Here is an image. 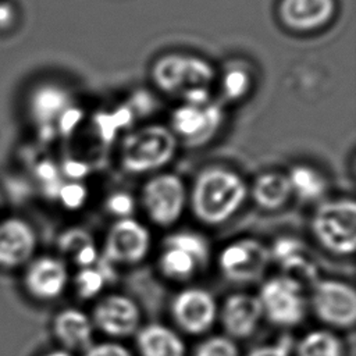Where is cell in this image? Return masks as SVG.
<instances>
[{
    "mask_svg": "<svg viewBox=\"0 0 356 356\" xmlns=\"http://www.w3.org/2000/svg\"><path fill=\"white\" fill-rule=\"evenodd\" d=\"M248 188L243 179L228 168L210 167L197 174L189 200L195 217L209 225L231 218L243 204Z\"/></svg>",
    "mask_w": 356,
    "mask_h": 356,
    "instance_id": "6da1fadb",
    "label": "cell"
},
{
    "mask_svg": "<svg viewBox=\"0 0 356 356\" xmlns=\"http://www.w3.org/2000/svg\"><path fill=\"white\" fill-rule=\"evenodd\" d=\"M83 356H132V353L118 342H100L90 345Z\"/></svg>",
    "mask_w": 356,
    "mask_h": 356,
    "instance_id": "836d02e7",
    "label": "cell"
},
{
    "mask_svg": "<svg viewBox=\"0 0 356 356\" xmlns=\"http://www.w3.org/2000/svg\"><path fill=\"white\" fill-rule=\"evenodd\" d=\"M221 110L211 103L179 106L172 114L174 135H178L191 145L207 142L221 124Z\"/></svg>",
    "mask_w": 356,
    "mask_h": 356,
    "instance_id": "4fadbf2b",
    "label": "cell"
},
{
    "mask_svg": "<svg viewBox=\"0 0 356 356\" xmlns=\"http://www.w3.org/2000/svg\"><path fill=\"white\" fill-rule=\"evenodd\" d=\"M42 356H72V355L65 349H56V350H50Z\"/></svg>",
    "mask_w": 356,
    "mask_h": 356,
    "instance_id": "74e56055",
    "label": "cell"
},
{
    "mask_svg": "<svg viewBox=\"0 0 356 356\" xmlns=\"http://www.w3.org/2000/svg\"><path fill=\"white\" fill-rule=\"evenodd\" d=\"M164 246L178 248L186 253H189L199 266H204L209 261L210 250L206 238L197 232L192 231H181L168 235L164 241Z\"/></svg>",
    "mask_w": 356,
    "mask_h": 356,
    "instance_id": "484cf974",
    "label": "cell"
},
{
    "mask_svg": "<svg viewBox=\"0 0 356 356\" xmlns=\"http://www.w3.org/2000/svg\"><path fill=\"white\" fill-rule=\"evenodd\" d=\"M68 282L65 263L53 256L32 259L24 273V286L38 300H53L58 298Z\"/></svg>",
    "mask_w": 356,
    "mask_h": 356,
    "instance_id": "5bb4252c",
    "label": "cell"
},
{
    "mask_svg": "<svg viewBox=\"0 0 356 356\" xmlns=\"http://www.w3.org/2000/svg\"><path fill=\"white\" fill-rule=\"evenodd\" d=\"M296 356H343V345L334 332L313 330L298 343Z\"/></svg>",
    "mask_w": 356,
    "mask_h": 356,
    "instance_id": "7402d4cb",
    "label": "cell"
},
{
    "mask_svg": "<svg viewBox=\"0 0 356 356\" xmlns=\"http://www.w3.org/2000/svg\"><path fill=\"white\" fill-rule=\"evenodd\" d=\"M193 356H239V350L229 337L216 335L199 343Z\"/></svg>",
    "mask_w": 356,
    "mask_h": 356,
    "instance_id": "83f0119b",
    "label": "cell"
},
{
    "mask_svg": "<svg viewBox=\"0 0 356 356\" xmlns=\"http://www.w3.org/2000/svg\"><path fill=\"white\" fill-rule=\"evenodd\" d=\"M56 196L60 199L64 207L70 210H78L85 204L88 199V189L79 181H70L58 186Z\"/></svg>",
    "mask_w": 356,
    "mask_h": 356,
    "instance_id": "f546056e",
    "label": "cell"
},
{
    "mask_svg": "<svg viewBox=\"0 0 356 356\" xmlns=\"http://www.w3.org/2000/svg\"><path fill=\"white\" fill-rule=\"evenodd\" d=\"M171 312L179 328L188 334L199 335L213 327L218 309L209 291L186 288L174 298Z\"/></svg>",
    "mask_w": 356,
    "mask_h": 356,
    "instance_id": "30bf717a",
    "label": "cell"
},
{
    "mask_svg": "<svg viewBox=\"0 0 356 356\" xmlns=\"http://www.w3.org/2000/svg\"><path fill=\"white\" fill-rule=\"evenodd\" d=\"M335 13V0H282L280 15L284 24L296 31L324 26Z\"/></svg>",
    "mask_w": 356,
    "mask_h": 356,
    "instance_id": "2e32d148",
    "label": "cell"
},
{
    "mask_svg": "<svg viewBox=\"0 0 356 356\" xmlns=\"http://www.w3.org/2000/svg\"><path fill=\"white\" fill-rule=\"evenodd\" d=\"M70 104L68 92L57 85H42L31 97V111L43 124L61 118L70 110Z\"/></svg>",
    "mask_w": 356,
    "mask_h": 356,
    "instance_id": "ffe728a7",
    "label": "cell"
},
{
    "mask_svg": "<svg viewBox=\"0 0 356 356\" xmlns=\"http://www.w3.org/2000/svg\"><path fill=\"white\" fill-rule=\"evenodd\" d=\"M312 307L323 323L349 328L356 320V292L346 282L318 280L313 286Z\"/></svg>",
    "mask_w": 356,
    "mask_h": 356,
    "instance_id": "ba28073f",
    "label": "cell"
},
{
    "mask_svg": "<svg viewBox=\"0 0 356 356\" xmlns=\"http://www.w3.org/2000/svg\"><path fill=\"white\" fill-rule=\"evenodd\" d=\"M150 249V232L139 221L118 218L104 241V259L110 263L134 264L145 259Z\"/></svg>",
    "mask_w": 356,
    "mask_h": 356,
    "instance_id": "9c48e42d",
    "label": "cell"
},
{
    "mask_svg": "<svg viewBox=\"0 0 356 356\" xmlns=\"http://www.w3.org/2000/svg\"><path fill=\"white\" fill-rule=\"evenodd\" d=\"M312 229L323 248L348 256L356 248V203L337 199L320 204L312 220Z\"/></svg>",
    "mask_w": 356,
    "mask_h": 356,
    "instance_id": "277c9868",
    "label": "cell"
},
{
    "mask_svg": "<svg viewBox=\"0 0 356 356\" xmlns=\"http://www.w3.org/2000/svg\"><path fill=\"white\" fill-rule=\"evenodd\" d=\"M152 75L157 88L170 95H181L185 103H210L209 88L214 81V70L196 56H163L154 63Z\"/></svg>",
    "mask_w": 356,
    "mask_h": 356,
    "instance_id": "7a4b0ae2",
    "label": "cell"
},
{
    "mask_svg": "<svg viewBox=\"0 0 356 356\" xmlns=\"http://www.w3.org/2000/svg\"><path fill=\"white\" fill-rule=\"evenodd\" d=\"M286 177L292 193H296L305 200H316L323 196L327 189L324 177L309 165H295L289 170Z\"/></svg>",
    "mask_w": 356,
    "mask_h": 356,
    "instance_id": "603a6c76",
    "label": "cell"
},
{
    "mask_svg": "<svg viewBox=\"0 0 356 356\" xmlns=\"http://www.w3.org/2000/svg\"><path fill=\"white\" fill-rule=\"evenodd\" d=\"M57 245L60 252L68 256L81 268L92 267L99 257L95 239L85 228H68L58 236Z\"/></svg>",
    "mask_w": 356,
    "mask_h": 356,
    "instance_id": "44dd1931",
    "label": "cell"
},
{
    "mask_svg": "<svg viewBox=\"0 0 356 356\" xmlns=\"http://www.w3.org/2000/svg\"><path fill=\"white\" fill-rule=\"evenodd\" d=\"M36 234L24 218L7 217L0 221V268L26 266L36 250Z\"/></svg>",
    "mask_w": 356,
    "mask_h": 356,
    "instance_id": "8fae6325",
    "label": "cell"
},
{
    "mask_svg": "<svg viewBox=\"0 0 356 356\" xmlns=\"http://www.w3.org/2000/svg\"><path fill=\"white\" fill-rule=\"evenodd\" d=\"M249 86H250V76L245 68L232 67V68H228L227 72L224 74L222 89L229 99L242 97L249 90Z\"/></svg>",
    "mask_w": 356,
    "mask_h": 356,
    "instance_id": "f1b7e54d",
    "label": "cell"
},
{
    "mask_svg": "<svg viewBox=\"0 0 356 356\" xmlns=\"http://www.w3.org/2000/svg\"><path fill=\"white\" fill-rule=\"evenodd\" d=\"M292 341L289 338H282L280 342L271 345H261L252 349L248 356H291Z\"/></svg>",
    "mask_w": 356,
    "mask_h": 356,
    "instance_id": "e575fe53",
    "label": "cell"
},
{
    "mask_svg": "<svg viewBox=\"0 0 356 356\" xmlns=\"http://www.w3.org/2000/svg\"><path fill=\"white\" fill-rule=\"evenodd\" d=\"M281 263L282 274L281 277L292 281L295 285H298L302 291L306 286L313 288L316 282L318 281V273L314 263L303 256L302 253H298L295 256H291Z\"/></svg>",
    "mask_w": 356,
    "mask_h": 356,
    "instance_id": "d4e9b609",
    "label": "cell"
},
{
    "mask_svg": "<svg viewBox=\"0 0 356 356\" xmlns=\"http://www.w3.org/2000/svg\"><path fill=\"white\" fill-rule=\"evenodd\" d=\"M136 346L140 356H186L184 339L161 324H149L138 330Z\"/></svg>",
    "mask_w": 356,
    "mask_h": 356,
    "instance_id": "ac0fdd59",
    "label": "cell"
},
{
    "mask_svg": "<svg viewBox=\"0 0 356 356\" xmlns=\"http://www.w3.org/2000/svg\"><path fill=\"white\" fill-rule=\"evenodd\" d=\"M188 191L184 181L171 172L150 178L142 189V204L147 217L160 227L177 222L186 206Z\"/></svg>",
    "mask_w": 356,
    "mask_h": 356,
    "instance_id": "5b68a950",
    "label": "cell"
},
{
    "mask_svg": "<svg viewBox=\"0 0 356 356\" xmlns=\"http://www.w3.org/2000/svg\"><path fill=\"white\" fill-rule=\"evenodd\" d=\"M106 209L110 214L118 217V218H127L131 216V213L135 209V200L134 197L122 191L114 192L108 195L106 199Z\"/></svg>",
    "mask_w": 356,
    "mask_h": 356,
    "instance_id": "4dcf8cb0",
    "label": "cell"
},
{
    "mask_svg": "<svg viewBox=\"0 0 356 356\" xmlns=\"http://www.w3.org/2000/svg\"><path fill=\"white\" fill-rule=\"evenodd\" d=\"M76 293L82 299L95 298L104 286L106 277L104 273L95 267H82L74 280Z\"/></svg>",
    "mask_w": 356,
    "mask_h": 356,
    "instance_id": "4316f807",
    "label": "cell"
},
{
    "mask_svg": "<svg viewBox=\"0 0 356 356\" xmlns=\"http://www.w3.org/2000/svg\"><path fill=\"white\" fill-rule=\"evenodd\" d=\"M292 189L288 177L270 171L259 175L252 186V197L264 210L281 209L291 197Z\"/></svg>",
    "mask_w": 356,
    "mask_h": 356,
    "instance_id": "d6986e66",
    "label": "cell"
},
{
    "mask_svg": "<svg viewBox=\"0 0 356 356\" xmlns=\"http://www.w3.org/2000/svg\"><path fill=\"white\" fill-rule=\"evenodd\" d=\"M159 264L161 273L174 281L189 280L199 267V263L189 253L172 246H164Z\"/></svg>",
    "mask_w": 356,
    "mask_h": 356,
    "instance_id": "cb8c5ba5",
    "label": "cell"
},
{
    "mask_svg": "<svg viewBox=\"0 0 356 356\" xmlns=\"http://www.w3.org/2000/svg\"><path fill=\"white\" fill-rule=\"evenodd\" d=\"M53 332L65 350H86L92 345L93 324L86 313L68 307L56 314Z\"/></svg>",
    "mask_w": 356,
    "mask_h": 356,
    "instance_id": "e0dca14e",
    "label": "cell"
},
{
    "mask_svg": "<svg viewBox=\"0 0 356 356\" xmlns=\"http://www.w3.org/2000/svg\"><path fill=\"white\" fill-rule=\"evenodd\" d=\"M177 152V136L163 125H146L127 135L121 145V164L135 174L159 170Z\"/></svg>",
    "mask_w": 356,
    "mask_h": 356,
    "instance_id": "3957f363",
    "label": "cell"
},
{
    "mask_svg": "<svg viewBox=\"0 0 356 356\" xmlns=\"http://www.w3.org/2000/svg\"><path fill=\"white\" fill-rule=\"evenodd\" d=\"M303 252V245L302 242L293 239V238H281L278 239L273 249H271V257L277 259L278 261H282L291 256H295L298 253Z\"/></svg>",
    "mask_w": 356,
    "mask_h": 356,
    "instance_id": "d6a6232c",
    "label": "cell"
},
{
    "mask_svg": "<svg viewBox=\"0 0 356 356\" xmlns=\"http://www.w3.org/2000/svg\"><path fill=\"white\" fill-rule=\"evenodd\" d=\"M127 122H129V114H127V111H124V114H113L111 117L102 115L97 118V128L103 139L111 140L115 136L117 128L124 127Z\"/></svg>",
    "mask_w": 356,
    "mask_h": 356,
    "instance_id": "1f68e13d",
    "label": "cell"
},
{
    "mask_svg": "<svg viewBox=\"0 0 356 356\" xmlns=\"http://www.w3.org/2000/svg\"><path fill=\"white\" fill-rule=\"evenodd\" d=\"M64 174L71 179V181H81L89 171L88 165L82 161L78 160H68L64 164Z\"/></svg>",
    "mask_w": 356,
    "mask_h": 356,
    "instance_id": "8d00e7d4",
    "label": "cell"
},
{
    "mask_svg": "<svg viewBox=\"0 0 356 356\" xmlns=\"http://www.w3.org/2000/svg\"><path fill=\"white\" fill-rule=\"evenodd\" d=\"M93 323L106 335L115 338L129 337L139 330L140 310L125 295H108L95 306Z\"/></svg>",
    "mask_w": 356,
    "mask_h": 356,
    "instance_id": "7c38bea8",
    "label": "cell"
},
{
    "mask_svg": "<svg viewBox=\"0 0 356 356\" xmlns=\"http://www.w3.org/2000/svg\"><path fill=\"white\" fill-rule=\"evenodd\" d=\"M263 316L281 327H293L299 324L306 314V302L303 291L292 281L284 277L267 280L257 295Z\"/></svg>",
    "mask_w": 356,
    "mask_h": 356,
    "instance_id": "52a82bcc",
    "label": "cell"
},
{
    "mask_svg": "<svg viewBox=\"0 0 356 356\" xmlns=\"http://www.w3.org/2000/svg\"><path fill=\"white\" fill-rule=\"evenodd\" d=\"M221 323L227 335L232 338H248L259 325L263 309L257 296L250 293H232L221 307Z\"/></svg>",
    "mask_w": 356,
    "mask_h": 356,
    "instance_id": "9a60e30c",
    "label": "cell"
},
{
    "mask_svg": "<svg viewBox=\"0 0 356 356\" xmlns=\"http://www.w3.org/2000/svg\"><path fill=\"white\" fill-rule=\"evenodd\" d=\"M270 260L271 253L261 242L245 238L231 242L220 252L218 267L229 281L248 284L264 275Z\"/></svg>",
    "mask_w": 356,
    "mask_h": 356,
    "instance_id": "8992f818",
    "label": "cell"
},
{
    "mask_svg": "<svg viewBox=\"0 0 356 356\" xmlns=\"http://www.w3.org/2000/svg\"><path fill=\"white\" fill-rule=\"evenodd\" d=\"M17 19L15 6L8 0H0V32L14 26Z\"/></svg>",
    "mask_w": 356,
    "mask_h": 356,
    "instance_id": "d590c367",
    "label": "cell"
}]
</instances>
